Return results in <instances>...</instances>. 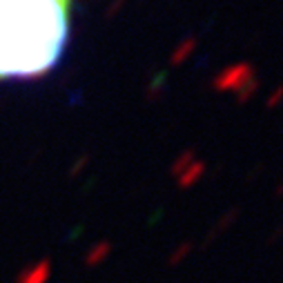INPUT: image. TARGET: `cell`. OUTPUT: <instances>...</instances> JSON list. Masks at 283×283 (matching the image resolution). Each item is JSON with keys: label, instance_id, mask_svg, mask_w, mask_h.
Instances as JSON below:
<instances>
[{"label": "cell", "instance_id": "4", "mask_svg": "<svg viewBox=\"0 0 283 283\" xmlns=\"http://www.w3.org/2000/svg\"><path fill=\"white\" fill-rule=\"evenodd\" d=\"M190 250H192V246H190V243H185V246H181L179 250H176V252L170 257V266H176V263H181V261H183V257H185V254H188Z\"/></svg>", "mask_w": 283, "mask_h": 283}, {"label": "cell", "instance_id": "1", "mask_svg": "<svg viewBox=\"0 0 283 283\" xmlns=\"http://www.w3.org/2000/svg\"><path fill=\"white\" fill-rule=\"evenodd\" d=\"M69 0H0V78H31L58 63Z\"/></svg>", "mask_w": 283, "mask_h": 283}, {"label": "cell", "instance_id": "3", "mask_svg": "<svg viewBox=\"0 0 283 283\" xmlns=\"http://www.w3.org/2000/svg\"><path fill=\"white\" fill-rule=\"evenodd\" d=\"M109 250H112V246H109V243H96L92 250L87 252V257H85V263H87V266H98L100 261H105V259H107Z\"/></svg>", "mask_w": 283, "mask_h": 283}, {"label": "cell", "instance_id": "2", "mask_svg": "<svg viewBox=\"0 0 283 283\" xmlns=\"http://www.w3.org/2000/svg\"><path fill=\"white\" fill-rule=\"evenodd\" d=\"M49 277H51V261L49 259H40L36 266H27L16 277L13 283H47Z\"/></svg>", "mask_w": 283, "mask_h": 283}]
</instances>
